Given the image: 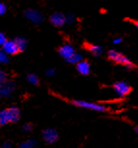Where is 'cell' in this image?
I'll list each match as a JSON object with an SVG mask.
<instances>
[{
	"instance_id": "6da1fadb",
	"label": "cell",
	"mask_w": 138,
	"mask_h": 148,
	"mask_svg": "<svg viewBox=\"0 0 138 148\" xmlns=\"http://www.w3.org/2000/svg\"><path fill=\"white\" fill-rule=\"evenodd\" d=\"M107 55H108V58L111 61H113V62L116 64H119L121 66L126 67V69L133 70V69L137 68V66L135 65L128 56H126L125 54H123L122 52H120L118 51L110 49L108 51V53H107Z\"/></svg>"
},
{
	"instance_id": "7a4b0ae2",
	"label": "cell",
	"mask_w": 138,
	"mask_h": 148,
	"mask_svg": "<svg viewBox=\"0 0 138 148\" xmlns=\"http://www.w3.org/2000/svg\"><path fill=\"white\" fill-rule=\"evenodd\" d=\"M19 116H20V113L16 107H11L1 110L0 111V125L4 126L9 123L16 122L19 119Z\"/></svg>"
},
{
	"instance_id": "3957f363",
	"label": "cell",
	"mask_w": 138,
	"mask_h": 148,
	"mask_svg": "<svg viewBox=\"0 0 138 148\" xmlns=\"http://www.w3.org/2000/svg\"><path fill=\"white\" fill-rule=\"evenodd\" d=\"M73 105L78 108H86V110H95V111H101V112L107 110V108L103 105L97 104V103L88 102V101H81V100H74V101H73Z\"/></svg>"
},
{
	"instance_id": "277c9868",
	"label": "cell",
	"mask_w": 138,
	"mask_h": 148,
	"mask_svg": "<svg viewBox=\"0 0 138 148\" xmlns=\"http://www.w3.org/2000/svg\"><path fill=\"white\" fill-rule=\"evenodd\" d=\"M113 90L119 97H126L131 93L132 88L125 82H117L113 84Z\"/></svg>"
},
{
	"instance_id": "5b68a950",
	"label": "cell",
	"mask_w": 138,
	"mask_h": 148,
	"mask_svg": "<svg viewBox=\"0 0 138 148\" xmlns=\"http://www.w3.org/2000/svg\"><path fill=\"white\" fill-rule=\"evenodd\" d=\"M24 16H25V18L27 19H29L30 21H32L33 23H35V24H40L44 19V16L40 12H38V11L32 10V9L26 10L25 13H24Z\"/></svg>"
},
{
	"instance_id": "8992f818",
	"label": "cell",
	"mask_w": 138,
	"mask_h": 148,
	"mask_svg": "<svg viewBox=\"0 0 138 148\" xmlns=\"http://www.w3.org/2000/svg\"><path fill=\"white\" fill-rule=\"evenodd\" d=\"M2 49H3V51L5 53H7L9 55H15L20 51L15 41H8V40L6 41V43L2 46Z\"/></svg>"
},
{
	"instance_id": "52a82bcc",
	"label": "cell",
	"mask_w": 138,
	"mask_h": 148,
	"mask_svg": "<svg viewBox=\"0 0 138 148\" xmlns=\"http://www.w3.org/2000/svg\"><path fill=\"white\" fill-rule=\"evenodd\" d=\"M51 24L55 27H61L66 23V16L62 13H54L49 18Z\"/></svg>"
},
{
	"instance_id": "ba28073f",
	"label": "cell",
	"mask_w": 138,
	"mask_h": 148,
	"mask_svg": "<svg viewBox=\"0 0 138 148\" xmlns=\"http://www.w3.org/2000/svg\"><path fill=\"white\" fill-rule=\"evenodd\" d=\"M15 89V85L12 82H3L0 83V96L1 97H7L11 95V93Z\"/></svg>"
},
{
	"instance_id": "9c48e42d",
	"label": "cell",
	"mask_w": 138,
	"mask_h": 148,
	"mask_svg": "<svg viewBox=\"0 0 138 148\" xmlns=\"http://www.w3.org/2000/svg\"><path fill=\"white\" fill-rule=\"evenodd\" d=\"M59 51V54L61 55L63 58H65L66 60L69 59V58H70L71 55L75 52L73 47L71 46V45H70V44L63 45L62 47H59V51Z\"/></svg>"
},
{
	"instance_id": "30bf717a",
	"label": "cell",
	"mask_w": 138,
	"mask_h": 148,
	"mask_svg": "<svg viewBox=\"0 0 138 148\" xmlns=\"http://www.w3.org/2000/svg\"><path fill=\"white\" fill-rule=\"evenodd\" d=\"M43 138L48 143H53L58 139V134L54 129H46L43 132Z\"/></svg>"
},
{
	"instance_id": "8fae6325",
	"label": "cell",
	"mask_w": 138,
	"mask_h": 148,
	"mask_svg": "<svg viewBox=\"0 0 138 148\" xmlns=\"http://www.w3.org/2000/svg\"><path fill=\"white\" fill-rule=\"evenodd\" d=\"M76 70L79 74L83 75V76H87V75H89L90 71H91L89 62H88V61H85V60H81L80 62H78L76 64Z\"/></svg>"
},
{
	"instance_id": "7c38bea8",
	"label": "cell",
	"mask_w": 138,
	"mask_h": 148,
	"mask_svg": "<svg viewBox=\"0 0 138 148\" xmlns=\"http://www.w3.org/2000/svg\"><path fill=\"white\" fill-rule=\"evenodd\" d=\"M84 47H85V49H86L91 54L95 55V56H100L101 54H103V49L101 46H98V45H92V44H88L87 43V44L84 45Z\"/></svg>"
},
{
	"instance_id": "4fadbf2b",
	"label": "cell",
	"mask_w": 138,
	"mask_h": 148,
	"mask_svg": "<svg viewBox=\"0 0 138 148\" xmlns=\"http://www.w3.org/2000/svg\"><path fill=\"white\" fill-rule=\"evenodd\" d=\"M82 55L80 53H76V52H74V53L71 55V56L67 59V61L69 63H71V64H77L78 62H80L82 60Z\"/></svg>"
},
{
	"instance_id": "5bb4252c",
	"label": "cell",
	"mask_w": 138,
	"mask_h": 148,
	"mask_svg": "<svg viewBox=\"0 0 138 148\" xmlns=\"http://www.w3.org/2000/svg\"><path fill=\"white\" fill-rule=\"evenodd\" d=\"M15 42L16 43V45H18V49H19V51H23L24 49L26 47V45H27V42L26 40L24 38L22 37H18L15 40Z\"/></svg>"
},
{
	"instance_id": "9a60e30c",
	"label": "cell",
	"mask_w": 138,
	"mask_h": 148,
	"mask_svg": "<svg viewBox=\"0 0 138 148\" xmlns=\"http://www.w3.org/2000/svg\"><path fill=\"white\" fill-rule=\"evenodd\" d=\"M35 146L36 141L33 140V139H28V140H25L19 145V148H35Z\"/></svg>"
},
{
	"instance_id": "2e32d148",
	"label": "cell",
	"mask_w": 138,
	"mask_h": 148,
	"mask_svg": "<svg viewBox=\"0 0 138 148\" xmlns=\"http://www.w3.org/2000/svg\"><path fill=\"white\" fill-rule=\"evenodd\" d=\"M8 62H9L8 54L5 53L3 49H0V64H7Z\"/></svg>"
},
{
	"instance_id": "e0dca14e",
	"label": "cell",
	"mask_w": 138,
	"mask_h": 148,
	"mask_svg": "<svg viewBox=\"0 0 138 148\" xmlns=\"http://www.w3.org/2000/svg\"><path fill=\"white\" fill-rule=\"evenodd\" d=\"M27 79H28V82L30 83H32V84H34V85H37L38 83H39V77L36 76L35 74L28 75V77H27Z\"/></svg>"
},
{
	"instance_id": "ac0fdd59",
	"label": "cell",
	"mask_w": 138,
	"mask_h": 148,
	"mask_svg": "<svg viewBox=\"0 0 138 148\" xmlns=\"http://www.w3.org/2000/svg\"><path fill=\"white\" fill-rule=\"evenodd\" d=\"M74 21H75V18L73 14H69V15L66 16V23L68 24H73Z\"/></svg>"
},
{
	"instance_id": "d6986e66",
	"label": "cell",
	"mask_w": 138,
	"mask_h": 148,
	"mask_svg": "<svg viewBox=\"0 0 138 148\" xmlns=\"http://www.w3.org/2000/svg\"><path fill=\"white\" fill-rule=\"evenodd\" d=\"M7 41V37L4 33L0 32V46H3V45L6 43Z\"/></svg>"
},
{
	"instance_id": "ffe728a7",
	"label": "cell",
	"mask_w": 138,
	"mask_h": 148,
	"mask_svg": "<svg viewBox=\"0 0 138 148\" xmlns=\"http://www.w3.org/2000/svg\"><path fill=\"white\" fill-rule=\"evenodd\" d=\"M6 11H7V7H6V5L3 4V3H1L0 2V16H3L5 13H6Z\"/></svg>"
},
{
	"instance_id": "44dd1931",
	"label": "cell",
	"mask_w": 138,
	"mask_h": 148,
	"mask_svg": "<svg viewBox=\"0 0 138 148\" xmlns=\"http://www.w3.org/2000/svg\"><path fill=\"white\" fill-rule=\"evenodd\" d=\"M126 21H129L132 24L133 26H135L136 28L138 29V19H135V18H126Z\"/></svg>"
},
{
	"instance_id": "7402d4cb",
	"label": "cell",
	"mask_w": 138,
	"mask_h": 148,
	"mask_svg": "<svg viewBox=\"0 0 138 148\" xmlns=\"http://www.w3.org/2000/svg\"><path fill=\"white\" fill-rule=\"evenodd\" d=\"M32 129H33V126L31 124H26V125H24V126H23V131H24V132H26V133L31 132Z\"/></svg>"
},
{
	"instance_id": "603a6c76",
	"label": "cell",
	"mask_w": 138,
	"mask_h": 148,
	"mask_svg": "<svg viewBox=\"0 0 138 148\" xmlns=\"http://www.w3.org/2000/svg\"><path fill=\"white\" fill-rule=\"evenodd\" d=\"M6 80V74L3 71H0V83Z\"/></svg>"
},
{
	"instance_id": "cb8c5ba5",
	"label": "cell",
	"mask_w": 138,
	"mask_h": 148,
	"mask_svg": "<svg viewBox=\"0 0 138 148\" xmlns=\"http://www.w3.org/2000/svg\"><path fill=\"white\" fill-rule=\"evenodd\" d=\"M46 75H48V77H52L55 75V71L53 69H48V71H46Z\"/></svg>"
},
{
	"instance_id": "d4e9b609",
	"label": "cell",
	"mask_w": 138,
	"mask_h": 148,
	"mask_svg": "<svg viewBox=\"0 0 138 148\" xmlns=\"http://www.w3.org/2000/svg\"><path fill=\"white\" fill-rule=\"evenodd\" d=\"M121 42H122V38H117V39H115V40H113L112 44L113 45H117V44H120Z\"/></svg>"
},
{
	"instance_id": "484cf974",
	"label": "cell",
	"mask_w": 138,
	"mask_h": 148,
	"mask_svg": "<svg viewBox=\"0 0 138 148\" xmlns=\"http://www.w3.org/2000/svg\"><path fill=\"white\" fill-rule=\"evenodd\" d=\"M1 148H12V147H11V145L9 143H5V144H3V146Z\"/></svg>"
},
{
	"instance_id": "4316f807",
	"label": "cell",
	"mask_w": 138,
	"mask_h": 148,
	"mask_svg": "<svg viewBox=\"0 0 138 148\" xmlns=\"http://www.w3.org/2000/svg\"><path fill=\"white\" fill-rule=\"evenodd\" d=\"M135 132H136V133H137V135H138V127L135 128Z\"/></svg>"
}]
</instances>
